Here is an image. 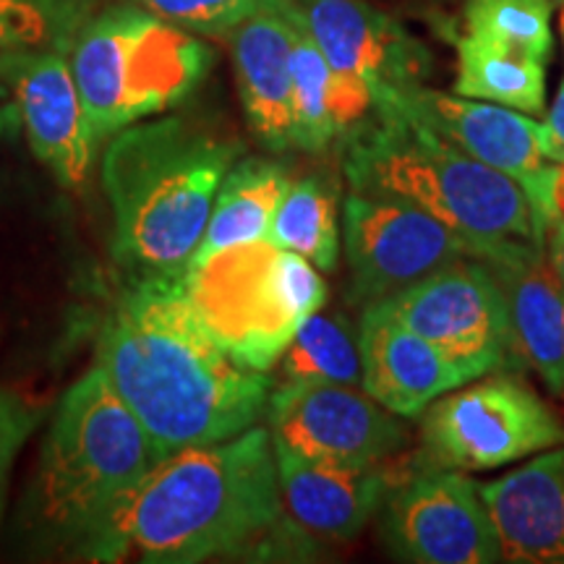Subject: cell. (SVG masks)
<instances>
[{"mask_svg":"<svg viewBox=\"0 0 564 564\" xmlns=\"http://www.w3.org/2000/svg\"><path fill=\"white\" fill-rule=\"evenodd\" d=\"M82 24L79 0H0V63L32 51L66 53Z\"/></svg>","mask_w":564,"mask_h":564,"instance_id":"obj_27","label":"cell"},{"mask_svg":"<svg viewBox=\"0 0 564 564\" xmlns=\"http://www.w3.org/2000/svg\"><path fill=\"white\" fill-rule=\"evenodd\" d=\"M181 280L220 348L238 366L262 373L280 361L295 329L327 301L319 270L267 238L192 259Z\"/></svg>","mask_w":564,"mask_h":564,"instance_id":"obj_7","label":"cell"},{"mask_svg":"<svg viewBox=\"0 0 564 564\" xmlns=\"http://www.w3.org/2000/svg\"><path fill=\"white\" fill-rule=\"evenodd\" d=\"M377 108L403 112L411 121L453 141L470 158L510 175L523 186L546 232L552 228L554 223L549 212L552 165L541 154V123L533 116L474 97L444 95L423 84L392 91L373 105V110Z\"/></svg>","mask_w":564,"mask_h":564,"instance_id":"obj_13","label":"cell"},{"mask_svg":"<svg viewBox=\"0 0 564 564\" xmlns=\"http://www.w3.org/2000/svg\"><path fill=\"white\" fill-rule=\"evenodd\" d=\"M181 30L199 34H228L241 21L282 0H129Z\"/></svg>","mask_w":564,"mask_h":564,"instance_id":"obj_28","label":"cell"},{"mask_svg":"<svg viewBox=\"0 0 564 564\" xmlns=\"http://www.w3.org/2000/svg\"><path fill=\"white\" fill-rule=\"evenodd\" d=\"M68 53L97 139L175 108L212 66L199 37L133 3L84 21Z\"/></svg>","mask_w":564,"mask_h":564,"instance_id":"obj_6","label":"cell"},{"mask_svg":"<svg viewBox=\"0 0 564 564\" xmlns=\"http://www.w3.org/2000/svg\"><path fill=\"white\" fill-rule=\"evenodd\" d=\"M345 137L350 192L426 209L468 238L481 262L546 246V228L518 181L403 112L377 108Z\"/></svg>","mask_w":564,"mask_h":564,"instance_id":"obj_3","label":"cell"},{"mask_svg":"<svg viewBox=\"0 0 564 564\" xmlns=\"http://www.w3.org/2000/svg\"><path fill=\"white\" fill-rule=\"evenodd\" d=\"M288 188H291V175L278 162L241 160L230 167L217 188L207 230L194 259L267 238L274 212Z\"/></svg>","mask_w":564,"mask_h":564,"instance_id":"obj_22","label":"cell"},{"mask_svg":"<svg viewBox=\"0 0 564 564\" xmlns=\"http://www.w3.org/2000/svg\"><path fill=\"white\" fill-rule=\"evenodd\" d=\"M278 449L308 460L373 465L408 453L411 432L400 415L352 384H280L267 403Z\"/></svg>","mask_w":564,"mask_h":564,"instance_id":"obj_12","label":"cell"},{"mask_svg":"<svg viewBox=\"0 0 564 564\" xmlns=\"http://www.w3.org/2000/svg\"><path fill=\"white\" fill-rule=\"evenodd\" d=\"M552 0H465L463 26L470 37L514 47L549 61L554 47Z\"/></svg>","mask_w":564,"mask_h":564,"instance_id":"obj_26","label":"cell"},{"mask_svg":"<svg viewBox=\"0 0 564 564\" xmlns=\"http://www.w3.org/2000/svg\"><path fill=\"white\" fill-rule=\"evenodd\" d=\"M337 74L369 84L373 105L429 76V53L400 21L366 0H293Z\"/></svg>","mask_w":564,"mask_h":564,"instance_id":"obj_15","label":"cell"},{"mask_svg":"<svg viewBox=\"0 0 564 564\" xmlns=\"http://www.w3.org/2000/svg\"><path fill=\"white\" fill-rule=\"evenodd\" d=\"M293 37L291 0L267 6L230 32L246 121L272 152L293 147Z\"/></svg>","mask_w":564,"mask_h":564,"instance_id":"obj_18","label":"cell"},{"mask_svg":"<svg viewBox=\"0 0 564 564\" xmlns=\"http://www.w3.org/2000/svg\"><path fill=\"white\" fill-rule=\"evenodd\" d=\"M377 306L442 350L468 382L494 371L518 369L502 288L481 259H460L442 267Z\"/></svg>","mask_w":564,"mask_h":564,"instance_id":"obj_10","label":"cell"},{"mask_svg":"<svg viewBox=\"0 0 564 564\" xmlns=\"http://www.w3.org/2000/svg\"><path fill=\"white\" fill-rule=\"evenodd\" d=\"M421 415L415 457L434 468L494 470L564 444L560 413L514 369L457 387Z\"/></svg>","mask_w":564,"mask_h":564,"instance_id":"obj_8","label":"cell"},{"mask_svg":"<svg viewBox=\"0 0 564 564\" xmlns=\"http://www.w3.org/2000/svg\"><path fill=\"white\" fill-rule=\"evenodd\" d=\"M0 76L17 95L26 139L42 165L66 188H82L95 165L97 133L61 51H32L0 63Z\"/></svg>","mask_w":564,"mask_h":564,"instance_id":"obj_14","label":"cell"},{"mask_svg":"<svg viewBox=\"0 0 564 564\" xmlns=\"http://www.w3.org/2000/svg\"><path fill=\"white\" fill-rule=\"evenodd\" d=\"M541 154L546 162H562L564 160V82L556 100L549 110L546 123H541Z\"/></svg>","mask_w":564,"mask_h":564,"instance_id":"obj_30","label":"cell"},{"mask_svg":"<svg viewBox=\"0 0 564 564\" xmlns=\"http://www.w3.org/2000/svg\"><path fill=\"white\" fill-rule=\"evenodd\" d=\"M267 241L278 249L301 253L316 270L333 272L340 259L335 194L319 178L291 183L274 212Z\"/></svg>","mask_w":564,"mask_h":564,"instance_id":"obj_24","label":"cell"},{"mask_svg":"<svg viewBox=\"0 0 564 564\" xmlns=\"http://www.w3.org/2000/svg\"><path fill=\"white\" fill-rule=\"evenodd\" d=\"M42 421V408L30 405L17 392L0 387V510L9 491L11 468Z\"/></svg>","mask_w":564,"mask_h":564,"instance_id":"obj_29","label":"cell"},{"mask_svg":"<svg viewBox=\"0 0 564 564\" xmlns=\"http://www.w3.org/2000/svg\"><path fill=\"white\" fill-rule=\"evenodd\" d=\"M285 512L316 539L352 541L387 499V494L405 470L413 455H394L373 465H340L308 460L274 447Z\"/></svg>","mask_w":564,"mask_h":564,"instance_id":"obj_16","label":"cell"},{"mask_svg":"<svg viewBox=\"0 0 564 564\" xmlns=\"http://www.w3.org/2000/svg\"><path fill=\"white\" fill-rule=\"evenodd\" d=\"M560 398H562V400H564V392H562V394H560Z\"/></svg>","mask_w":564,"mask_h":564,"instance_id":"obj_34","label":"cell"},{"mask_svg":"<svg viewBox=\"0 0 564 564\" xmlns=\"http://www.w3.org/2000/svg\"><path fill=\"white\" fill-rule=\"evenodd\" d=\"M377 518L384 549L400 562H502V544L481 486L463 470L421 463L415 453L411 468L387 494Z\"/></svg>","mask_w":564,"mask_h":564,"instance_id":"obj_9","label":"cell"},{"mask_svg":"<svg viewBox=\"0 0 564 564\" xmlns=\"http://www.w3.org/2000/svg\"><path fill=\"white\" fill-rule=\"evenodd\" d=\"M236 154V144L186 118L139 121L110 137L102 186L118 262L144 272L186 270Z\"/></svg>","mask_w":564,"mask_h":564,"instance_id":"obj_4","label":"cell"},{"mask_svg":"<svg viewBox=\"0 0 564 564\" xmlns=\"http://www.w3.org/2000/svg\"><path fill=\"white\" fill-rule=\"evenodd\" d=\"M562 9H560V30H562V40H564V0H560Z\"/></svg>","mask_w":564,"mask_h":564,"instance_id":"obj_33","label":"cell"},{"mask_svg":"<svg viewBox=\"0 0 564 564\" xmlns=\"http://www.w3.org/2000/svg\"><path fill=\"white\" fill-rule=\"evenodd\" d=\"M549 212H552V223L564 220V160L552 162V178H549Z\"/></svg>","mask_w":564,"mask_h":564,"instance_id":"obj_31","label":"cell"},{"mask_svg":"<svg viewBox=\"0 0 564 564\" xmlns=\"http://www.w3.org/2000/svg\"><path fill=\"white\" fill-rule=\"evenodd\" d=\"M546 257L560 278L564 280V220L554 223L546 232Z\"/></svg>","mask_w":564,"mask_h":564,"instance_id":"obj_32","label":"cell"},{"mask_svg":"<svg viewBox=\"0 0 564 564\" xmlns=\"http://www.w3.org/2000/svg\"><path fill=\"white\" fill-rule=\"evenodd\" d=\"M97 369L165 455L257 426L272 392L209 335L181 272H147L123 288L102 319Z\"/></svg>","mask_w":564,"mask_h":564,"instance_id":"obj_2","label":"cell"},{"mask_svg":"<svg viewBox=\"0 0 564 564\" xmlns=\"http://www.w3.org/2000/svg\"><path fill=\"white\" fill-rule=\"evenodd\" d=\"M162 457L165 453L95 366L63 394L42 447V518L79 541Z\"/></svg>","mask_w":564,"mask_h":564,"instance_id":"obj_5","label":"cell"},{"mask_svg":"<svg viewBox=\"0 0 564 564\" xmlns=\"http://www.w3.org/2000/svg\"><path fill=\"white\" fill-rule=\"evenodd\" d=\"M455 95L541 116L546 108V63L514 47L463 34L457 40Z\"/></svg>","mask_w":564,"mask_h":564,"instance_id":"obj_23","label":"cell"},{"mask_svg":"<svg viewBox=\"0 0 564 564\" xmlns=\"http://www.w3.org/2000/svg\"><path fill=\"white\" fill-rule=\"evenodd\" d=\"M352 301L371 306L442 267L481 259L468 238L426 209L390 196L350 192L343 207Z\"/></svg>","mask_w":564,"mask_h":564,"instance_id":"obj_11","label":"cell"},{"mask_svg":"<svg viewBox=\"0 0 564 564\" xmlns=\"http://www.w3.org/2000/svg\"><path fill=\"white\" fill-rule=\"evenodd\" d=\"M295 19L293 37V147L303 152H322L352 126L373 112L369 84L337 74L319 51L291 0Z\"/></svg>","mask_w":564,"mask_h":564,"instance_id":"obj_21","label":"cell"},{"mask_svg":"<svg viewBox=\"0 0 564 564\" xmlns=\"http://www.w3.org/2000/svg\"><path fill=\"white\" fill-rule=\"evenodd\" d=\"M270 429L165 455L79 539L87 560L194 564L295 552Z\"/></svg>","mask_w":564,"mask_h":564,"instance_id":"obj_1","label":"cell"},{"mask_svg":"<svg viewBox=\"0 0 564 564\" xmlns=\"http://www.w3.org/2000/svg\"><path fill=\"white\" fill-rule=\"evenodd\" d=\"M358 352L364 392L400 419H419L436 398L468 384L442 350L377 303L361 314Z\"/></svg>","mask_w":564,"mask_h":564,"instance_id":"obj_17","label":"cell"},{"mask_svg":"<svg viewBox=\"0 0 564 564\" xmlns=\"http://www.w3.org/2000/svg\"><path fill=\"white\" fill-rule=\"evenodd\" d=\"M481 486L502 562L564 564V444Z\"/></svg>","mask_w":564,"mask_h":564,"instance_id":"obj_19","label":"cell"},{"mask_svg":"<svg viewBox=\"0 0 564 564\" xmlns=\"http://www.w3.org/2000/svg\"><path fill=\"white\" fill-rule=\"evenodd\" d=\"M280 371L288 384H356L361 382L358 340L340 316L312 314L295 329L280 356Z\"/></svg>","mask_w":564,"mask_h":564,"instance_id":"obj_25","label":"cell"},{"mask_svg":"<svg viewBox=\"0 0 564 564\" xmlns=\"http://www.w3.org/2000/svg\"><path fill=\"white\" fill-rule=\"evenodd\" d=\"M502 288L514 366L539 373L549 392H564V280L544 249L486 262Z\"/></svg>","mask_w":564,"mask_h":564,"instance_id":"obj_20","label":"cell"}]
</instances>
